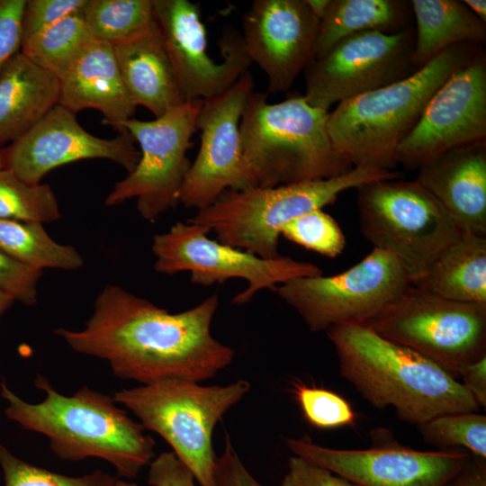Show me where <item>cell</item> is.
Masks as SVG:
<instances>
[{"label": "cell", "mask_w": 486, "mask_h": 486, "mask_svg": "<svg viewBox=\"0 0 486 486\" xmlns=\"http://www.w3.org/2000/svg\"><path fill=\"white\" fill-rule=\"evenodd\" d=\"M486 141V57L482 50L434 93L396 151L397 165L418 169L442 153Z\"/></svg>", "instance_id": "17"}, {"label": "cell", "mask_w": 486, "mask_h": 486, "mask_svg": "<svg viewBox=\"0 0 486 486\" xmlns=\"http://www.w3.org/2000/svg\"><path fill=\"white\" fill-rule=\"evenodd\" d=\"M217 293L186 310L170 313L117 285L98 295L81 330L58 328L76 352L108 363L113 374L142 384L165 379L196 382L217 375L235 351L211 333Z\"/></svg>", "instance_id": "1"}, {"label": "cell", "mask_w": 486, "mask_h": 486, "mask_svg": "<svg viewBox=\"0 0 486 486\" xmlns=\"http://www.w3.org/2000/svg\"><path fill=\"white\" fill-rule=\"evenodd\" d=\"M423 440L436 446H460L486 460V416L456 412L436 416L417 426Z\"/></svg>", "instance_id": "31"}, {"label": "cell", "mask_w": 486, "mask_h": 486, "mask_svg": "<svg viewBox=\"0 0 486 486\" xmlns=\"http://www.w3.org/2000/svg\"><path fill=\"white\" fill-rule=\"evenodd\" d=\"M0 249L32 268L74 270L83 266L81 255L71 246L54 241L42 223L0 220Z\"/></svg>", "instance_id": "27"}, {"label": "cell", "mask_w": 486, "mask_h": 486, "mask_svg": "<svg viewBox=\"0 0 486 486\" xmlns=\"http://www.w3.org/2000/svg\"><path fill=\"white\" fill-rule=\"evenodd\" d=\"M59 79L21 51L0 73V149L31 130L59 102Z\"/></svg>", "instance_id": "23"}, {"label": "cell", "mask_w": 486, "mask_h": 486, "mask_svg": "<svg viewBox=\"0 0 486 486\" xmlns=\"http://www.w3.org/2000/svg\"><path fill=\"white\" fill-rule=\"evenodd\" d=\"M279 486H356L333 472L297 455L288 459V471Z\"/></svg>", "instance_id": "38"}, {"label": "cell", "mask_w": 486, "mask_h": 486, "mask_svg": "<svg viewBox=\"0 0 486 486\" xmlns=\"http://www.w3.org/2000/svg\"><path fill=\"white\" fill-rule=\"evenodd\" d=\"M327 335L343 378L374 407H392L402 421L418 426L443 414L480 409L446 370L366 326H336Z\"/></svg>", "instance_id": "2"}, {"label": "cell", "mask_w": 486, "mask_h": 486, "mask_svg": "<svg viewBox=\"0 0 486 486\" xmlns=\"http://www.w3.org/2000/svg\"><path fill=\"white\" fill-rule=\"evenodd\" d=\"M415 29L368 31L351 35L305 68L303 96L328 111L362 94L398 82L416 70L412 62Z\"/></svg>", "instance_id": "13"}, {"label": "cell", "mask_w": 486, "mask_h": 486, "mask_svg": "<svg viewBox=\"0 0 486 486\" xmlns=\"http://www.w3.org/2000/svg\"><path fill=\"white\" fill-rule=\"evenodd\" d=\"M411 285L398 260L374 248L340 274L293 278L274 292L299 312L310 330L319 332L341 325L366 326Z\"/></svg>", "instance_id": "10"}, {"label": "cell", "mask_w": 486, "mask_h": 486, "mask_svg": "<svg viewBox=\"0 0 486 486\" xmlns=\"http://www.w3.org/2000/svg\"><path fill=\"white\" fill-rule=\"evenodd\" d=\"M114 486H137V484H135L133 482H123V481H117L116 480Z\"/></svg>", "instance_id": "46"}, {"label": "cell", "mask_w": 486, "mask_h": 486, "mask_svg": "<svg viewBox=\"0 0 486 486\" xmlns=\"http://www.w3.org/2000/svg\"><path fill=\"white\" fill-rule=\"evenodd\" d=\"M330 1L331 0H306L313 14L320 20L325 16Z\"/></svg>", "instance_id": "44"}, {"label": "cell", "mask_w": 486, "mask_h": 486, "mask_svg": "<svg viewBox=\"0 0 486 486\" xmlns=\"http://www.w3.org/2000/svg\"><path fill=\"white\" fill-rule=\"evenodd\" d=\"M34 384L45 394L38 403L24 401L1 382V395L8 402L5 414L24 429L44 435L61 460L101 458L114 466L118 476L131 479L154 459V439L113 397L86 386L67 396L41 374Z\"/></svg>", "instance_id": "3"}, {"label": "cell", "mask_w": 486, "mask_h": 486, "mask_svg": "<svg viewBox=\"0 0 486 486\" xmlns=\"http://www.w3.org/2000/svg\"><path fill=\"white\" fill-rule=\"evenodd\" d=\"M86 0H26L22 19V42L81 12Z\"/></svg>", "instance_id": "35"}, {"label": "cell", "mask_w": 486, "mask_h": 486, "mask_svg": "<svg viewBox=\"0 0 486 486\" xmlns=\"http://www.w3.org/2000/svg\"><path fill=\"white\" fill-rule=\"evenodd\" d=\"M252 92L254 79L248 70L222 94L202 100L196 119L201 145L178 197L184 207L198 211L228 190L254 187L245 164L239 130L242 111Z\"/></svg>", "instance_id": "15"}, {"label": "cell", "mask_w": 486, "mask_h": 486, "mask_svg": "<svg viewBox=\"0 0 486 486\" xmlns=\"http://www.w3.org/2000/svg\"><path fill=\"white\" fill-rule=\"evenodd\" d=\"M41 270L14 259L0 249V292L26 305H33L37 298V283Z\"/></svg>", "instance_id": "36"}, {"label": "cell", "mask_w": 486, "mask_h": 486, "mask_svg": "<svg viewBox=\"0 0 486 486\" xmlns=\"http://www.w3.org/2000/svg\"><path fill=\"white\" fill-rule=\"evenodd\" d=\"M416 27L412 62L419 69L446 49L460 43L482 44L486 25L456 0H411Z\"/></svg>", "instance_id": "25"}, {"label": "cell", "mask_w": 486, "mask_h": 486, "mask_svg": "<svg viewBox=\"0 0 486 486\" xmlns=\"http://www.w3.org/2000/svg\"><path fill=\"white\" fill-rule=\"evenodd\" d=\"M457 378L471 393L480 408H486V356L472 363L461 365Z\"/></svg>", "instance_id": "41"}, {"label": "cell", "mask_w": 486, "mask_h": 486, "mask_svg": "<svg viewBox=\"0 0 486 486\" xmlns=\"http://www.w3.org/2000/svg\"><path fill=\"white\" fill-rule=\"evenodd\" d=\"M112 49L122 80L136 107L143 106L158 118L186 102L156 20L144 33Z\"/></svg>", "instance_id": "22"}, {"label": "cell", "mask_w": 486, "mask_h": 486, "mask_svg": "<svg viewBox=\"0 0 486 486\" xmlns=\"http://www.w3.org/2000/svg\"><path fill=\"white\" fill-rule=\"evenodd\" d=\"M356 189L361 232L374 248L398 260L412 284L462 233L416 179L377 180Z\"/></svg>", "instance_id": "8"}, {"label": "cell", "mask_w": 486, "mask_h": 486, "mask_svg": "<svg viewBox=\"0 0 486 486\" xmlns=\"http://www.w3.org/2000/svg\"><path fill=\"white\" fill-rule=\"evenodd\" d=\"M370 438L371 446L359 450L322 446L310 436L287 438L286 445L294 455L356 486H445L470 457V453L460 449H412L384 428L372 429Z\"/></svg>", "instance_id": "14"}, {"label": "cell", "mask_w": 486, "mask_h": 486, "mask_svg": "<svg viewBox=\"0 0 486 486\" xmlns=\"http://www.w3.org/2000/svg\"><path fill=\"white\" fill-rule=\"evenodd\" d=\"M26 0H0V73L21 51L22 19Z\"/></svg>", "instance_id": "37"}, {"label": "cell", "mask_w": 486, "mask_h": 486, "mask_svg": "<svg viewBox=\"0 0 486 486\" xmlns=\"http://www.w3.org/2000/svg\"><path fill=\"white\" fill-rule=\"evenodd\" d=\"M58 203L49 184H30L0 168V220L50 222L60 218Z\"/></svg>", "instance_id": "30"}, {"label": "cell", "mask_w": 486, "mask_h": 486, "mask_svg": "<svg viewBox=\"0 0 486 486\" xmlns=\"http://www.w3.org/2000/svg\"><path fill=\"white\" fill-rule=\"evenodd\" d=\"M58 104L73 113L94 109L103 123L115 128L133 118L136 106L122 80L112 45L94 40L59 79Z\"/></svg>", "instance_id": "21"}, {"label": "cell", "mask_w": 486, "mask_h": 486, "mask_svg": "<svg viewBox=\"0 0 486 486\" xmlns=\"http://www.w3.org/2000/svg\"><path fill=\"white\" fill-rule=\"evenodd\" d=\"M155 20L163 36L185 101L207 100L229 89L250 64L241 32L222 31L219 47L222 60L208 53L200 5L189 0H152Z\"/></svg>", "instance_id": "16"}, {"label": "cell", "mask_w": 486, "mask_h": 486, "mask_svg": "<svg viewBox=\"0 0 486 486\" xmlns=\"http://www.w3.org/2000/svg\"><path fill=\"white\" fill-rule=\"evenodd\" d=\"M413 285L448 300L486 304V237L462 232Z\"/></svg>", "instance_id": "24"}, {"label": "cell", "mask_w": 486, "mask_h": 486, "mask_svg": "<svg viewBox=\"0 0 486 486\" xmlns=\"http://www.w3.org/2000/svg\"><path fill=\"white\" fill-rule=\"evenodd\" d=\"M366 327L456 379L461 365L486 356V304L448 300L413 284Z\"/></svg>", "instance_id": "9"}, {"label": "cell", "mask_w": 486, "mask_h": 486, "mask_svg": "<svg viewBox=\"0 0 486 486\" xmlns=\"http://www.w3.org/2000/svg\"><path fill=\"white\" fill-rule=\"evenodd\" d=\"M82 15L93 38L112 45L138 37L155 22L152 0H86Z\"/></svg>", "instance_id": "29"}, {"label": "cell", "mask_w": 486, "mask_h": 486, "mask_svg": "<svg viewBox=\"0 0 486 486\" xmlns=\"http://www.w3.org/2000/svg\"><path fill=\"white\" fill-rule=\"evenodd\" d=\"M445 486H486V460L470 454L464 467Z\"/></svg>", "instance_id": "42"}, {"label": "cell", "mask_w": 486, "mask_h": 486, "mask_svg": "<svg viewBox=\"0 0 486 486\" xmlns=\"http://www.w3.org/2000/svg\"><path fill=\"white\" fill-rule=\"evenodd\" d=\"M3 167V164H2V155H1V150H0V168Z\"/></svg>", "instance_id": "47"}, {"label": "cell", "mask_w": 486, "mask_h": 486, "mask_svg": "<svg viewBox=\"0 0 486 486\" xmlns=\"http://www.w3.org/2000/svg\"><path fill=\"white\" fill-rule=\"evenodd\" d=\"M94 40L81 11L23 40L21 52L60 79Z\"/></svg>", "instance_id": "28"}, {"label": "cell", "mask_w": 486, "mask_h": 486, "mask_svg": "<svg viewBox=\"0 0 486 486\" xmlns=\"http://www.w3.org/2000/svg\"><path fill=\"white\" fill-rule=\"evenodd\" d=\"M292 393L303 418L314 428L331 429L356 424L357 416L350 403L330 390L296 382Z\"/></svg>", "instance_id": "33"}, {"label": "cell", "mask_w": 486, "mask_h": 486, "mask_svg": "<svg viewBox=\"0 0 486 486\" xmlns=\"http://www.w3.org/2000/svg\"><path fill=\"white\" fill-rule=\"evenodd\" d=\"M214 480L216 486H263L243 464L229 434L225 435L223 453L216 459Z\"/></svg>", "instance_id": "39"}, {"label": "cell", "mask_w": 486, "mask_h": 486, "mask_svg": "<svg viewBox=\"0 0 486 486\" xmlns=\"http://www.w3.org/2000/svg\"><path fill=\"white\" fill-rule=\"evenodd\" d=\"M249 390L246 380L203 386L188 380L165 379L118 391L113 400L130 410L145 429L166 440L201 486H216L214 428Z\"/></svg>", "instance_id": "7"}, {"label": "cell", "mask_w": 486, "mask_h": 486, "mask_svg": "<svg viewBox=\"0 0 486 486\" xmlns=\"http://www.w3.org/2000/svg\"><path fill=\"white\" fill-rule=\"evenodd\" d=\"M328 111L301 94L270 104L252 92L239 124L245 164L253 186L274 187L342 175L353 166L334 148Z\"/></svg>", "instance_id": "5"}, {"label": "cell", "mask_w": 486, "mask_h": 486, "mask_svg": "<svg viewBox=\"0 0 486 486\" xmlns=\"http://www.w3.org/2000/svg\"><path fill=\"white\" fill-rule=\"evenodd\" d=\"M410 3L401 0H331L320 20L313 51L316 59L342 40L368 31L396 32L408 25Z\"/></svg>", "instance_id": "26"}, {"label": "cell", "mask_w": 486, "mask_h": 486, "mask_svg": "<svg viewBox=\"0 0 486 486\" xmlns=\"http://www.w3.org/2000/svg\"><path fill=\"white\" fill-rule=\"evenodd\" d=\"M0 150L3 168L30 184H40L47 173L59 166L81 159H110L129 174L140 158L128 131L113 139L98 138L86 130L76 114L60 104L21 139Z\"/></svg>", "instance_id": "18"}, {"label": "cell", "mask_w": 486, "mask_h": 486, "mask_svg": "<svg viewBox=\"0 0 486 486\" xmlns=\"http://www.w3.org/2000/svg\"><path fill=\"white\" fill-rule=\"evenodd\" d=\"M202 100L186 101L152 121L130 118L114 129L128 131L140 148L135 168L116 183L105 199L113 206L137 199V210L147 220L179 203V193L191 166L187 156L197 131L196 119Z\"/></svg>", "instance_id": "11"}, {"label": "cell", "mask_w": 486, "mask_h": 486, "mask_svg": "<svg viewBox=\"0 0 486 486\" xmlns=\"http://www.w3.org/2000/svg\"><path fill=\"white\" fill-rule=\"evenodd\" d=\"M286 239L328 257L340 255L346 245L345 235L333 217L322 209L300 215L281 230Z\"/></svg>", "instance_id": "32"}, {"label": "cell", "mask_w": 486, "mask_h": 486, "mask_svg": "<svg viewBox=\"0 0 486 486\" xmlns=\"http://www.w3.org/2000/svg\"><path fill=\"white\" fill-rule=\"evenodd\" d=\"M209 230L192 222L177 221L167 231L153 237L154 269L173 274L188 272L194 284L211 286L230 279H244L245 290L233 298L246 304L261 290L274 288L291 279L318 276L323 271L310 262L289 256L266 259L222 244L208 237Z\"/></svg>", "instance_id": "12"}, {"label": "cell", "mask_w": 486, "mask_h": 486, "mask_svg": "<svg viewBox=\"0 0 486 486\" xmlns=\"http://www.w3.org/2000/svg\"><path fill=\"white\" fill-rule=\"evenodd\" d=\"M418 169L416 180L461 232L486 237V141L452 148Z\"/></svg>", "instance_id": "20"}, {"label": "cell", "mask_w": 486, "mask_h": 486, "mask_svg": "<svg viewBox=\"0 0 486 486\" xmlns=\"http://www.w3.org/2000/svg\"><path fill=\"white\" fill-rule=\"evenodd\" d=\"M241 21L246 52L266 75L268 92L288 91L313 58L320 20L306 0H254Z\"/></svg>", "instance_id": "19"}, {"label": "cell", "mask_w": 486, "mask_h": 486, "mask_svg": "<svg viewBox=\"0 0 486 486\" xmlns=\"http://www.w3.org/2000/svg\"><path fill=\"white\" fill-rule=\"evenodd\" d=\"M0 465L5 486H114L116 482L100 470L79 477L53 472L15 457L2 445Z\"/></svg>", "instance_id": "34"}, {"label": "cell", "mask_w": 486, "mask_h": 486, "mask_svg": "<svg viewBox=\"0 0 486 486\" xmlns=\"http://www.w3.org/2000/svg\"><path fill=\"white\" fill-rule=\"evenodd\" d=\"M148 482L151 486H195L191 471L173 452H164L151 461Z\"/></svg>", "instance_id": "40"}, {"label": "cell", "mask_w": 486, "mask_h": 486, "mask_svg": "<svg viewBox=\"0 0 486 486\" xmlns=\"http://www.w3.org/2000/svg\"><path fill=\"white\" fill-rule=\"evenodd\" d=\"M482 50L475 42L454 45L410 76L339 103L328 116L334 148L353 167L394 170L397 148L431 96Z\"/></svg>", "instance_id": "4"}, {"label": "cell", "mask_w": 486, "mask_h": 486, "mask_svg": "<svg viewBox=\"0 0 486 486\" xmlns=\"http://www.w3.org/2000/svg\"><path fill=\"white\" fill-rule=\"evenodd\" d=\"M14 301L12 296L0 292V315L13 303Z\"/></svg>", "instance_id": "45"}, {"label": "cell", "mask_w": 486, "mask_h": 486, "mask_svg": "<svg viewBox=\"0 0 486 486\" xmlns=\"http://www.w3.org/2000/svg\"><path fill=\"white\" fill-rule=\"evenodd\" d=\"M401 173L353 167L338 176L274 187L228 190L188 221L217 235L219 242L266 259L277 258L279 237L292 219L334 203L344 191Z\"/></svg>", "instance_id": "6"}, {"label": "cell", "mask_w": 486, "mask_h": 486, "mask_svg": "<svg viewBox=\"0 0 486 486\" xmlns=\"http://www.w3.org/2000/svg\"><path fill=\"white\" fill-rule=\"evenodd\" d=\"M463 3L480 20L486 22V1L485 0H464Z\"/></svg>", "instance_id": "43"}]
</instances>
